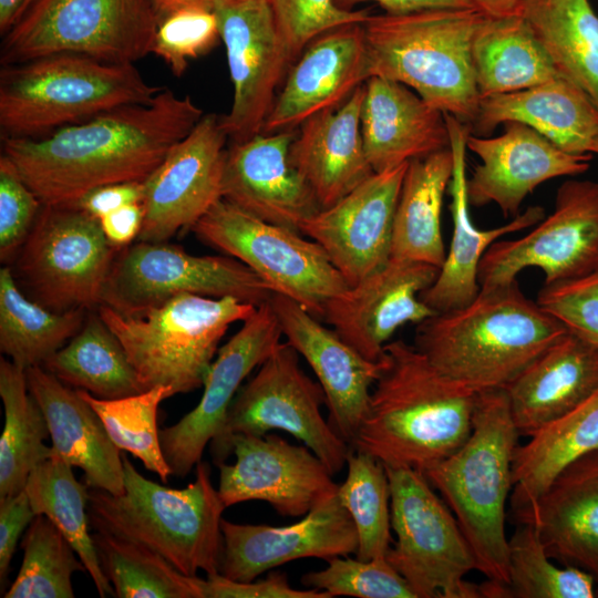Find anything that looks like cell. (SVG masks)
<instances>
[{
  "instance_id": "6da1fadb",
  "label": "cell",
  "mask_w": 598,
  "mask_h": 598,
  "mask_svg": "<svg viewBox=\"0 0 598 598\" xmlns=\"http://www.w3.org/2000/svg\"><path fill=\"white\" fill-rule=\"evenodd\" d=\"M203 115L190 96L164 87L150 103L38 137H3L2 154L42 205H74L101 186L145 182Z\"/></svg>"
},
{
  "instance_id": "7a4b0ae2",
  "label": "cell",
  "mask_w": 598,
  "mask_h": 598,
  "mask_svg": "<svg viewBox=\"0 0 598 598\" xmlns=\"http://www.w3.org/2000/svg\"><path fill=\"white\" fill-rule=\"evenodd\" d=\"M380 360L368 412L351 445L384 466L425 474L468 439L477 392L403 340L388 342Z\"/></svg>"
},
{
  "instance_id": "3957f363",
  "label": "cell",
  "mask_w": 598,
  "mask_h": 598,
  "mask_svg": "<svg viewBox=\"0 0 598 598\" xmlns=\"http://www.w3.org/2000/svg\"><path fill=\"white\" fill-rule=\"evenodd\" d=\"M566 331L515 280L481 288L466 306L417 323L413 344L441 372L481 392L504 389Z\"/></svg>"
},
{
  "instance_id": "277c9868",
  "label": "cell",
  "mask_w": 598,
  "mask_h": 598,
  "mask_svg": "<svg viewBox=\"0 0 598 598\" xmlns=\"http://www.w3.org/2000/svg\"><path fill=\"white\" fill-rule=\"evenodd\" d=\"M519 436L505 390L477 392L468 439L424 474L455 516L476 570L503 585L508 581L506 505Z\"/></svg>"
},
{
  "instance_id": "5b68a950",
  "label": "cell",
  "mask_w": 598,
  "mask_h": 598,
  "mask_svg": "<svg viewBox=\"0 0 598 598\" xmlns=\"http://www.w3.org/2000/svg\"><path fill=\"white\" fill-rule=\"evenodd\" d=\"M122 458V495L89 488L91 527L147 547L186 576L219 573L226 506L208 464L196 465L195 481L186 487L171 488L144 477L125 453Z\"/></svg>"
},
{
  "instance_id": "8992f818",
  "label": "cell",
  "mask_w": 598,
  "mask_h": 598,
  "mask_svg": "<svg viewBox=\"0 0 598 598\" xmlns=\"http://www.w3.org/2000/svg\"><path fill=\"white\" fill-rule=\"evenodd\" d=\"M484 16L475 8L370 14L362 23L370 76L402 83L470 126L481 103L472 42Z\"/></svg>"
},
{
  "instance_id": "52a82bcc",
  "label": "cell",
  "mask_w": 598,
  "mask_h": 598,
  "mask_svg": "<svg viewBox=\"0 0 598 598\" xmlns=\"http://www.w3.org/2000/svg\"><path fill=\"white\" fill-rule=\"evenodd\" d=\"M164 87L134 63L58 53L0 68V132L38 137L116 107L150 103Z\"/></svg>"
},
{
  "instance_id": "ba28073f",
  "label": "cell",
  "mask_w": 598,
  "mask_h": 598,
  "mask_svg": "<svg viewBox=\"0 0 598 598\" xmlns=\"http://www.w3.org/2000/svg\"><path fill=\"white\" fill-rule=\"evenodd\" d=\"M256 308L234 297L179 293L137 315L102 303L97 313L121 341L145 390L164 385L175 395L203 386L230 324Z\"/></svg>"
},
{
  "instance_id": "9c48e42d",
  "label": "cell",
  "mask_w": 598,
  "mask_h": 598,
  "mask_svg": "<svg viewBox=\"0 0 598 598\" xmlns=\"http://www.w3.org/2000/svg\"><path fill=\"white\" fill-rule=\"evenodd\" d=\"M158 22L151 0H34L3 34L0 64L58 53L135 63L152 53Z\"/></svg>"
},
{
  "instance_id": "30bf717a",
  "label": "cell",
  "mask_w": 598,
  "mask_h": 598,
  "mask_svg": "<svg viewBox=\"0 0 598 598\" xmlns=\"http://www.w3.org/2000/svg\"><path fill=\"white\" fill-rule=\"evenodd\" d=\"M385 471L396 536L385 557L415 598H483L481 585L465 580L476 569L471 547L426 476L409 467Z\"/></svg>"
},
{
  "instance_id": "8fae6325",
  "label": "cell",
  "mask_w": 598,
  "mask_h": 598,
  "mask_svg": "<svg viewBox=\"0 0 598 598\" xmlns=\"http://www.w3.org/2000/svg\"><path fill=\"white\" fill-rule=\"evenodd\" d=\"M192 229L203 243L249 267L272 292L295 300L318 319L324 305L349 288L318 243L224 198Z\"/></svg>"
},
{
  "instance_id": "7c38bea8",
  "label": "cell",
  "mask_w": 598,
  "mask_h": 598,
  "mask_svg": "<svg viewBox=\"0 0 598 598\" xmlns=\"http://www.w3.org/2000/svg\"><path fill=\"white\" fill-rule=\"evenodd\" d=\"M258 368L238 390L220 435L210 443L216 465L230 454L231 436L281 430L308 446L332 475L338 474L350 447L322 416L326 394L301 368L299 353L287 341L280 342Z\"/></svg>"
},
{
  "instance_id": "4fadbf2b",
  "label": "cell",
  "mask_w": 598,
  "mask_h": 598,
  "mask_svg": "<svg viewBox=\"0 0 598 598\" xmlns=\"http://www.w3.org/2000/svg\"><path fill=\"white\" fill-rule=\"evenodd\" d=\"M179 293L234 297L258 307L274 292L230 256H195L164 241L137 240L116 251L100 305L137 315Z\"/></svg>"
},
{
  "instance_id": "5bb4252c",
  "label": "cell",
  "mask_w": 598,
  "mask_h": 598,
  "mask_svg": "<svg viewBox=\"0 0 598 598\" xmlns=\"http://www.w3.org/2000/svg\"><path fill=\"white\" fill-rule=\"evenodd\" d=\"M118 249L76 205H43L20 247L18 270L35 301L55 312L97 307Z\"/></svg>"
},
{
  "instance_id": "9a60e30c",
  "label": "cell",
  "mask_w": 598,
  "mask_h": 598,
  "mask_svg": "<svg viewBox=\"0 0 598 598\" xmlns=\"http://www.w3.org/2000/svg\"><path fill=\"white\" fill-rule=\"evenodd\" d=\"M528 267L540 269L545 283L598 269V182H564L551 214L525 236L492 244L478 266L480 287L508 285Z\"/></svg>"
},
{
  "instance_id": "2e32d148",
  "label": "cell",
  "mask_w": 598,
  "mask_h": 598,
  "mask_svg": "<svg viewBox=\"0 0 598 598\" xmlns=\"http://www.w3.org/2000/svg\"><path fill=\"white\" fill-rule=\"evenodd\" d=\"M212 9L234 89L230 110L220 122L233 142H241L261 133L292 58L267 0H219Z\"/></svg>"
},
{
  "instance_id": "e0dca14e",
  "label": "cell",
  "mask_w": 598,
  "mask_h": 598,
  "mask_svg": "<svg viewBox=\"0 0 598 598\" xmlns=\"http://www.w3.org/2000/svg\"><path fill=\"white\" fill-rule=\"evenodd\" d=\"M282 331L269 301L243 321L217 350L198 404L177 423L159 431L163 455L177 477L202 461L206 446L221 433L227 411L245 379L280 344Z\"/></svg>"
},
{
  "instance_id": "ac0fdd59",
  "label": "cell",
  "mask_w": 598,
  "mask_h": 598,
  "mask_svg": "<svg viewBox=\"0 0 598 598\" xmlns=\"http://www.w3.org/2000/svg\"><path fill=\"white\" fill-rule=\"evenodd\" d=\"M229 450L235 463L217 465L226 507L265 501L281 516L301 517L338 492L331 472L306 445L276 434H236Z\"/></svg>"
},
{
  "instance_id": "d6986e66",
  "label": "cell",
  "mask_w": 598,
  "mask_h": 598,
  "mask_svg": "<svg viewBox=\"0 0 598 598\" xmlns=\"http://www.w3.org/2000/svg\"><path fill=\"white\" fill-rule=\"evenodd\" d=\"M220 115H203L144 182L138 241L161 243L192 228L221 198L225 144Z\"/></svg>"
},
{
  "instance_id": "ffe728a7",
  "label": "cell",
  "mask_w": 598,
  "mask_h": 598,
  "mask_svg": "<svg viewBox=\"0 0 598 598\" xmlns=\"http://www.w3.org/2000/svg\"><path fill=\"white\" fill-rule=\"evenodd\" d=\"M408 163L373 173L300 226L318 243L349 287L391 258L393 218Z\"/></svg>"
},
{
  "instance_id": "44dd1931",
  "label": "cell",
  "mask_w": 598,
  "mask_h": 598,
  "mask_svg": "<svg viewBox=\"0 0 598 598\" xmlns=\"http://www.w3.org/2000/svg\"><path fill=\"white\" fill-rule=\"evenodd\" d=\"M440 268L391 257L346 291L330 299L321 319L361 355L379 361L392 334L405 323H420L436 313L421 293Z\"/></svg>"
},
{
  "instance_id": "7402d4cb",
  "label": "cell",
  "mask_w": 598,
  "mask_h": 598,
  "mask_svg": "<svg viewBox=\"0 0 598 598\" xmlns=\"http://www.w3.org/2000/svg\"><path fill=\"white\" fill-rule=\"evenodd\" d=\"M503 124L505 131L497 137H467L466 147L481 159L466 178L470 206L494 203L504 216L516 217L526 196L540 184L590 168L592 155L568 153L525 123Z\"/></svg>"
},
{
  "instance_id": "603a6c76",
  "label": "cell",
  "mask_w": 598,
  "mask_h": 598,
  "mask_svg": "<svg viewBox=\"0 0 598 598\" xmlns=\"http://www.w3.org/2000/svg\"><path fill=\"white\" fill-rule=\"evenodd\" d=\"M219 574L238 581L301 558L355 554L358 535L338 492L288 526L237 524L221 519Z\"/></svg>"
},
{
  "instance_id": "cb8c5ba5",
  "label": "cell",
  "mask_w": 598,
  "mask_h": 598,
  "mask_svg": "<svg viewBox=\"0 0 598 598\" xmlns=\"http://www.w3.org/2000/svg\"><path fill=\"white\" fill-rule=\"evenodd\" d=\"M269 303L282 336L308 362L326 394L328 422L351 445L368 412L381 360L361 355L295 300L274 292Z\"/></svg>"
},
{
  "instance_id": "d4e9b609",
  "label": "cell",
  "mask_w": 598,
  "mask_h": 598,
  "mask_svg": "<svg viewBox=\"0 0 598 598\" xmlns=\"http://www.w3.org/2000/svg\"><path fill=\"white\" fill-rule=\"evenodd\" d=\"M297 130L257 134L226 150L221 198L271 224L300 233L320 206L289 162Z\"/></svg>"
},
{
  "instance_id": "484cf974",
  "label": "cell",
  "mask_w": 598,
  "mask_h": 598,
  "mask_svg": "<svg viewBox=\"0 0 598 598\" xmlns=\"http://www.w3.org/2000/svg\"><path fill=\"white\" fill-rule=\"evenodd\" d=\"M369 78L362 23L322 33L291 69L261 133L297 130L307 118L342 105Z\"/></svg>"
},
{
  "instance_id": "4316f807",
  "label": "cell",
  "mask_w": 598,
  "mask_h": 598,
  "mask_svg": "<svg viewBox=\"0 0 598 598\" xmlns=\"http://www.w3.org/2000/svg\"><path fill=\"white\" fill-rule=\"evenodd\" d=\"M30 393L48 422L52 456L83 472L89 488L122 495L124 465L121 450L94 409L78 390L41 365L25 369Z\"/></svg>"
},
{
  "instance_id": "83f0119b",
  "label": "cell",
  "mask_w": 598,
  "mask_h": 598,
  "mask_svg": "<svg viewBox=\"0 0 598 598\" xmlns=\"http://www.w3.org/2000/svg\"><path fill=\"white\" fill-rule=\"evenodd\" d=\"M450 133L454 169L450 183L453 234L448 252L435 281L421 293V299L434 311L462 308L478 295V266L486 250L501 237L534 227L545 217L542 206L528 207L505 225L491 229L474 226L466 196L465 152L470 126L444 113Z\"/></svg>"
},
{
  "instance_id": "f1b7e54d",
  "label": "cell",
  "mask_w": 598,
  "mask_h": 598,
  "mask_svg": "<svg viewBox=\"0 0 598 598\" xmlns=\"http://www.w3.org/2000/svg\"><path fill=\"white\" fill-rule=\"evenodd\" d=\"M364 86L361 134L375 173L450 147L444 113L412 89L381 76H370Z\"/></svg>"
},
{
  "instance_id": "f546056e",
  "label": "cell",
  "mask_w": 598,
  "mask_h": 598,
  "mask_svg": "<svg viewBox=\"0 0 598 598\" xmlns=\"http://www.w3.org/2000/svg\"><path fill=\"white\" fill-rule=\"evenodd\" d=\"M598 388V348L566 331L505 388L519 435L530 436Z\"/></svg>"
},
{
  "instance_id": "4dcf8cb0",
  "label": "cell",
  "mask_w": 598,
  "mask_h": 598,
  "mask_svg": "<svg viewBox=\"0 0 598 598\" xmlns=\"http://www.w3.org/2000/svg\"><path fill=\"white\" fill-rule=\"evenodd\" d=\"M364 84L339 107L307 118L289 148V162L322 208L333 205L373 173L363 147Z\"/></svg>"
},
{
  "instance_id": "1f68e13d",
  "label": "cell",
  "mask_w": 598,
  "mask_h": 598,
  "mask_svg": "<svg viewBox=\"0 0 598 598\" xmlns=\"http://www.w3.org/2000/svg\"><path fill=\"white\" fill-rule=\"evenodd\" d=\"M508 121L529 125L568 153L598 155V109L561 75L534 87L481 99L470 131L488 137Z\"/></svg>"
},
{
  "instance_id": "d6a6232c",
  "label": "cell",
  "mask_w": 598,
  "mask_h": 598,
  "mask_svg": "<svg viewBox=\"0 0 598 598\" xmlns=\"http://www.w3.org/2000/svg\"><path fill=\"white\" fill-rule=\"evenodd\" d=\"M550 558L598 575V451L566 466L530 514Z\"/></svg>"
},
{
  "instance_id": "836d02e7",
  "label": "cell",
  "mask_w": 598,
  "mask_h": 598,
  "mask_svg": "<svg viewBox=\"0 0 598 598\" xmlns=\"http://www.w3.org/2000/svg\"><path fill=\"white\" fill-rule=\"evenodd\" d=\"M517 445L511 511L523 522L555 477L577 458L598 451V388L577 406Z\"/></svg>"
},
{
  "instance_id": "e575fe53",
  "label": "cell",
  "mask_w": 598,
  "mask_h": 598,
  "mask_svg": "<svg viewBox=\"0 0 598 598\" xmlns=\"http://www.w3.org/2000/svg\"><path fill=\"white\" fill-rule=\"evenodd\" d=\"M453 169L451 147L409 162L393 218L391 257L441 268L446 256L442 207Z\"/></svg>"
},
{
  "instance_id": "d590c367",
  "label": "cell",
  "mask_w": 598,
  "mask_h": 598,
  "mask_svg": "<svg viewBox=\"0 0 598 598\" xmlns=\"http://www.w3.org/2000/svg\"><path fill=\"white\" fill-rule=\"evenodd\" d=\"M481 99L540 85L560 76L548 53L520 16H484L472 42Z\"/></svg>"
},
{
  "instance_id": "8d00e7d4",
  "label": "cell",
  "mask_w": 598,
  "mask_h": 598,
  "mask_svg": "<svg viewBox=\"0 0 598 598\" xmlns=\"http://www.w3.org/2000/svg\"><path fill=\"white\" fill-rule=\"evenodd\" d=\"M519 14L559 74L598 109V16L589 0H523Z\"/></svg>"
},
{
  "instance_id": "74e56055",
  "label": "cell",
  "mask_w": 598,
  "mask_h": 598,
  "mask_svg": "<svg viewBox=\"0 0 598 598\" xmlns=\"http://www.w3.org/2000/svg\"><path fill=\"white\" fill-rule=\"evenodd\" d=\"M64 384L114 400L146 391L118 338L100 318L91 316L69 343L42 364Z\"/></svg>"
},
{
  "instance_id": "f35d334b",
  "label": "cell",
  "mask_w": 598,
  "mask_h": 598,
  "mask_svg": "<svg viewBox=\"0 0 598 598\" xmlns=\"http://www.w3.org/2000/svg\"><path fill=\"white\" fill-rule=\"evenodd\" d=\"M0 396L4 425L0 437V498L24 489L29 475L52 457L45 416L30 393L25 370L11 360H0Z\"/></svg>"
},
{
  "instance_id": "ab89813d",
  "label": "cell",
  "mask_w": 598,
  "mask_h": 598,
  "mask_svg": "<svg viewBox=\"0 0 598 598\" xmlns=\"http://www.w3.org/2000/svg\"><path fill=\"white\" fill-rule=\"evenodd\" d=\"M24 489L35 515L47 516L72 545L99 595L114 596L90 534L89 487L75 478L72 466L52 456L31 472Z\"/></svg>"
},
{
  "instance_id": "60d3db41",
  "label": "cell",
  "mask_w": 598,
  "mask_h": 598,
  "mask_svg": "<svg viewBox=\"0 0 598 598\" xmlns=\"http://www.w3.org/2000/svg\"><path fill=\"white\" fill-rule=\"evenodd\" d=\"M83 310L52 311L27 298L9 267L0 270V350L28 369L41 365L83 326Z\"/></svg>"
},
{
  "instance_id": "b9f144b4",
  "label": "cell",
  "mask_w": 598,
  "mask_h": 598,
  "mask_svg": "<svg viewBox=\"0 0 598 598\" xmlns=\"http://www.w3.org/2000/svg\"><path fill=\"white\" fill-rule=\"evenodd\" d=\"M92 538L114 597L203 598L199 577L182 574L147 547L100 530Z\"/></svg>"
},
{
  "instance_id": "7bdbcfd3",
  "label": "cell",
  "mask_w": 598,
  "mask_h": 598,
  "mask_svg": "<svg viewBox=\"0 0 598 598\" xmlns=\"http://www.w3.org/2000/svg\"><path fill=\"white\" fill-rule=\"evenodd\" d=\"M347 476L338 496L353 520L358 535L357 558L384 557L393 543L391 535L390 483L384 464L374 456L350 450Z\"/></svg>"
},
{
  "instance_id": "ee69618b",
  "label": "cell",
  "mask_w": 598,
  "mask_h": 598,
  "mask_svg": "<svg viewBox=\"0 0 598 598\" xmlns=\"http://www.w3.org/2000/svg\"><path fill=\"white\" fill-rule=\"evenodd\" d=\"M595 577L551 561L536 527L517 524L508 539L506 598H592Z\"/></svg>"
},
{
  "instance_id": "f6af8a7d",
  "label": "cell",
  "mask_w": 598,
  "mask_h": 598,
  "mask_svg": "<svg viewBox=\"0 0 598 598\" xmlns=\"http://www.w3.org/2000/svg\"><path fill=\"white\" fill-rule=\"evenodd\" d=\"M23 560L4 598H73L72 575L84 571L79 555L44 515H37L21 543Z\"/></svg>"
},
{
  "instance_id": "bcb514c9",
  "label": "cell",
  "mask_w": 598,
  "mask_h": 598,
  "mask_svg": "<svg viewBox=\"0 0 598 598\" xmlns=\"http://www.w3.org/2000/svg\"><path fill=\"white\" fill-rule=\"evenodd\" d=\"M76 390L99 414L114 444L134 455L146 470L167 483L172 473L162 451L157 411L162 401L174 395L173 390L158 385L114 400L99 399L85 390Z\"/></svg>"
},
{
  "instance_id": "7dc6e473",
  "label": "cell",
  "mask_w": 598,
  "mask_h": 598,
  "mask_svg": "<svg viewBox=\"0 0 598 598\" xmlns=\"http://www.w3.org/2000/svg\"><path fill=\"white\" fill-rule=\"evenodd\" d=\"M326 561L324 569L302 576L303 586L324 591L331 598H415L406 580L385 556L369 560L350 558L349 555L333 556Z\"/></svg>"
},
{
  "instance_id": "c3c4849f",
  "label": "cell",
  "mask_w": 598,
  "mask_h": 598,
  "mask_svg": "<svg viewBox=\"0 0 598 598\" xmlns=\"http://www.w3.org/2000/svg\"><path fill=\"white\" fill-rule=\"evenodd\" d=\"M218 40L219 28L213 9L188 7L159 20L152 53L161 58L175 76H182L188 61L206 54Z\"/></svg>"
},
{
  "instance_id": "681fc988",
  "label": "cell",
  "mask_w": 598,
  "mask_h": 598,
  "mask_svg": "<svg viewBox=\"0 0 598 598\" xmlns=\"http://www.w3.org/2000/svg\"><path fill=\"white\" fill-rule=\"evenodd\" d=\"M276 28L292 60L322 33L336 28L363 23L368 10H347L336 0H267Z\"/></svg>"
},
{
  "instance_id": "f907efd6",
  "label": "cell",
  "mask_w": 598,
  "mask_h": 598,
  "mask_svg": "<svg viewBox=\"0 0 598 598\" xmlns=\"http://www.w3.org/2000/svg\"><path fill=\"white\" fill-rule=\"evenodd\" d=\"M536 301L568 332L598 348V269L582 277L544 283Z\"/></svg>"
},
{
  "instance_id": "816d5d0a",
  "label": "cell",
  "mask_w": 598,
  "mask_h": 598,
  "mask_svg": "<svg viewBox=\"0 0 598 598\" xmlns=\"http://www.w3.org/2000/svg\"><path fill=\"white\" fill-rule=\"evenodd\" d=\"M42 203L12 162L0 156V258L8 260L32 229Z\"/></svg>"
},
{
  "instance_id": "f5cc1de1",
  "label": "cell",
  "mask_w": 598,
  "mask_h": 598,
  "mask_svg": "<svg viewBox=\"0 0 598 598\" xmlns=\"http://www.w3.org/2000/svg\"><path fill=\"white\" fill-rule=\"evenodd\" d=\"M203 598H331L317 589H296L285 573L272 571L266 578L238 581L219 573L199 578Z\"/></svg>"
},
{
  "instance_id": "db71d44e",
  "label": "cell",
  "mask_w": 598,
  "mask_h": 598,
  "mask_svg": "<svg viewBox=\"0 0 598 598\" xmlns=\"http://www.w3.org/2000/svg\"><path fill=\"white\" fill-rule=\"evenodd\" d=\"M25 489L0 498V584L7 582L18 540L35 517Z\"/></svg>"
},
{
  "instance_id": "11a10c76",
  "label": "cell",
  "mask_w": 598,
  "mask_h": 598,
  "mask_svg": "<svg viewBox=\"0 0 598 598\" xmlns=\"http://www.w3.org/2000/svg\"><path fill=\"white\" fill-rule=\"evenodd\" d=\"M144 190V182L110 184L89 192L74 205L100 220L120 207L142 203Z\"/></svg>"
},
{
  "instance_id": "9f6ffc18",
  "label": "cell",
  "mask_w": 598,
  "mask_h": 598,
  "mask_svg": "<svg viewBox=\"0 0 598 598\" xmlns=\"http://www.w3.org/2000/svg\"><path fill=\"white\" fill-rule=\"evenodd\" d=\"M143 217V205L136 203L125 205L104 215L100 223L109 243L115 249H121L138 238Z\"/></svg>"
},
{
  "instance_id": "6f0895ef",
  "label": "cell",
  "mask_w": 598,
  "mask_h": 598,
  "mask_svg": "<svg viewBox=\"0 0 598 598\" xmlns=\"http://www.w3.org/2000/svg\"><path fill=\"white\" fill-rule=\"evenodd\" d=\"M362 2H375L386 14H405L429 9H477L473 0H336L347 10Z\"/></svg>"
},
{
  "instance_id": "680465c9",
  "label": "cell",
  "mask_w": 598,
  "mask_h": 598,
  "mask_svg": "<svg viewBox=\"0 0 598 598\" xmlns=\"http://www.w3.org/2000/svg\"><path fill=\"white\" fill-rule=\"evenodd\" d=\"M522 1L523 0H473L481 12L493 18L519 14Z\"/></svg>"
},
{
  "instance_id": "91938a15",
  "label": "cell",
  "mask_w": 598,
  "mask_h": 598,
  "mask_svg": "<svg viewBox=\"0 0 598 598\" xmlns=\"http://www.w3.org/2000/svg\"><path fill=\"white\" fill-rule=\"evenodd\" d=\"M151 1L156 11L158 20L183 8H188V7L210 8L207 0H151Z\"/></svg>"
},
{
  "instance_id": "94428289",
  "label": "cell",
  "mask_w": 598,
  "mask_h": 598,
  "mask_svg": "<svg viewBox=\"0 0 598 598\" xmlns=\"http://www.w3.org/2000/svg\"><path fill=\"white\" fill-rule=\"evenodd\" d=\"M24 0H0V32L4 34L19 18Z\"/></svg>"
},
{
  "instance_id": "6125c7cd",
  "label": "cell",
  "mask_w": 598,
  "mask_h": 598,
  "mask_svg": "<svg viewBox=\"0 0 598 598\" xmlns=\"http://www.w3.org/2000/svg\"><path fill=\"white\" fill-rule=\"evenodd\" d=\"M34 0H24L23 4H22V8H21V11H20V14H19V18L24 13V11L32 4ZM18 18V19H19ZM17 19V20H18ZM16 23V22H14Z\"/></svg>"
},
{
  "instance_id": "be15d7a7",
  "label": "cell",
  "mask_w": 598,
  "mask_h": 598,
  "mask_svg": "<svg viewBox=\"0 0 598 598\" xmlns=\"http://www.w3.org/2000/svg\"><path fill=\"white\" fill-rule=\"evenodd\" d=\"M214 1H219V0H207V2L209 3L210 8H212V3H213Z\"/></svg>"
},
{
  "instance_id": "e7e4bbea",
  "label": "cell",
  "mask_w": 598,
  "mask_h": 598,
  "mask_svg": "<svg viewBox=\"0 0 598 598\" xmlns=\"http://www.w3.org/2000/svg\"><path fill=\"white\" fill-rule=\"evenodd\" d=\"M597 580H598V575L596 576Z\"/></svg>"
}]
</instances>
